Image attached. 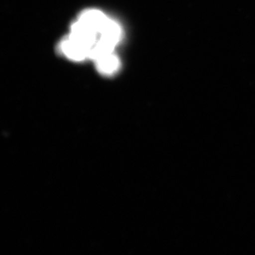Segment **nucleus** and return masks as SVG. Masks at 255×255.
I'll return each mask as SVG.
<instances>
[{
    "label": "nucleus",
    "mask_w": 255,
    "mask_h": 255,
    "mask_svg": "<svg viewBox=\"0 0 255 255\" xmlns=\"http://www.w3.org/2000/svg\"><path fill=\"white\" fill-rule=\"evenodd\" d=\"M61 50L68 58L75 61H82L89 58L87 50L69 37L62 43Z\"/></svg>",
    "instance_id": "obj_1"
},
{
    "label": "nucleus",
    "mask_w": 255,
    "mask_h": 255,
    "mask_svg": "<svg viewBox=\"0 0 255 255\" xmlns=\"http://www.w3.org/2000/svg\"><path fill=\"white\" fill-rule=\"evenodd\" d=\"M96 63L99 71L105 75L115 73L120 67V61L113 53L100 57L96 60Z\"/></svg>",
    "instance_id": "obj_2"
}]
</instances>
